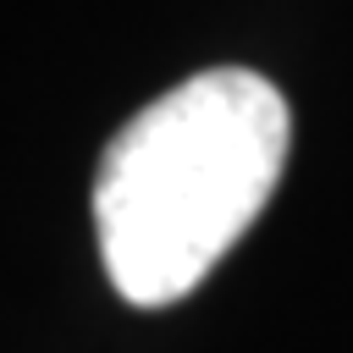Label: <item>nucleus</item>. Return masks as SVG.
Returning <instances> with one entry per match:
<instances>
[{
  "instance_id": "obj_1",
  "label": "nucleus",
  "mask_w": 353,
  "mask_h": 353,
  "mask_svg": "<svg viewBox=\"0 0 353 353\" xmlns=\"http://www.w3.org/2000/svg\"><path fill=\"white\" fill-rule=\"evenodd\" d=\"M287 143L292 110L281 88L243 66L199 72L138 110L94 176V232L110 287L132 309L188 298L259 221Z\"/></svg>"
}]
</instances>
